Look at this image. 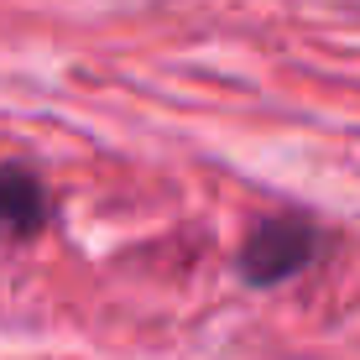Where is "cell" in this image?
Instances as JSON below:
<instances>
[{"label":"cell","instance_id":"1","mask_svg":"<svg viewBox=\"0 0 360 360\" xmlns=\"http://www.w3.org/2000/svg\"><path fill=\"white\" fill-rule=\"evenodd\" d=\"M319 251H324V230L308 214H266L251 225L235 266H240V277L251 288H277V282L314 266Z\"/></svg>","mask_w":360,"mask_h":360},{"label":"cell","instance_id":"2","mask_svg":"<svg viewBox=\"0 0 360 360\" xmlns=\"http://www.w3.org/2000/svg\"><path fill=\"white\" fill-rule=\"evenodd\" d=\"M47 225V188L32 167H0V240H32Z\"/></svg>","mask_w":360,"mask_h":360}]
</instances>
